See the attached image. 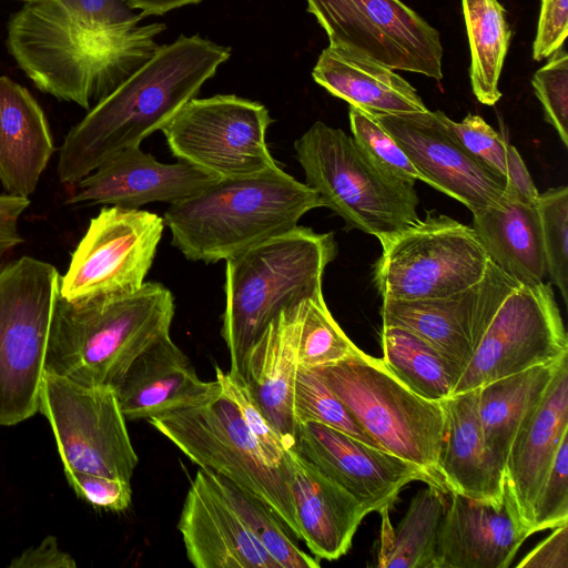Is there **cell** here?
I'll return each instance as SVG.
<instances>
[{"instance_id":"obj_34","label":"cell","mask_w":568,"mask_h":568,"mask_svg":"<svg viewBox=\"0 0 568 568\" xmlns=\"http://www.w3.org/2000/svg\"><path fill=\"white\" fill-rule=\"evenodd\" d=\"M201 468L210 484L229 503L248 531L281 568L320 567V559L310 556L296 545V538L266 503L243 490L226 477L209 468Z\"/></svg>"},{"instance_id":"obj_28","label":"cell","mask_w":568,"mask_h":568,"mask_svg":"<svg viewBox=\"0 0 568 568\" xmlns=\"http://www.w3.org/2000/svg\"><path fill=\"white\" fill-rule=\"evenodd\" d=\"M312 77L332 95L374 115L428 110L416 89L395 70L345 49L325 48Z\"/></svg>"},{"instance_id":"obj_21","label":"cell","mask_w":568,"mask_h":568,"mask_svg":"<svg viewBox=\"0 0 568 568\" xmlns=\"http://www.w3.org/2000/svg\"><path fill=\"white\" fill-rule=\"evenodd\" d=\"M178 528L196 568H281L201 467L190 484Z\"/></svg>"},{"instance_id":"obj_38","label":"cell","mask_w":568,"mask_h":568,"mask_svg":"<svg viewBox=\"0 0 568 568\" xmlns=\"http://www.w3.org/2000/svg\"><path fill=\"white\" fill-rule=\"evenodd\" d=\"M214 368L222 393L236 405L268 464L291 477L290 448L253 398L242 375L231 371L225 373L216 365Z\"/></svg>"},{"instance_id":"obj_47","label":"cell","mask_w":568,"mask_h":568,"mask_svg":"<svg viewBox=\"0 0 568 568\" xmlns=\"http://www.w3.org/2000/svg\"><path fill=\"white\" fill-rule=\"evenodd\" d=\"M28 197L0 195V261L8 252L23 242L19 233V219L29 207Z\"/></svg>"},{"instance_id":"obj_36","label":"cell","mask_w":568,"mask_h":568,"mask_svg":"<svg viewBox=\"0 0 568 568\" xmlns=\"http://www.w3.org/2000/svg\"><path fill=\"white\" fill-rule=\"evenodd\" d=\"M293 413L297 424L316 422L376 446L343 402L313 369L302 366L297 368Z\"/></svg>"},{"instance_id":"obj_29","label":"cell","mask_w":568,"mask_h":568,"mask_svg":"<svg viewBox=\"0 0 568 568\" xmlns=\"http://www.w3.org/2000/svg\"><path fill=\"white\" fill-rule=\"evenodd\" d=\"M473 229L489 261L520 285L544 282L547 274L537 205L507 187L495 204L474 211Z\"/></svg>"},{"instance_id":"obj_44","label":"cell","mask_w":568,"mask_h":568,"mask_svg":"<svg viewBox=\"0 0 568 568\" xmlns=\"http://www.w3.org/2000/svg\"><path fill=\"white\" fill-rule=\"evenodd\" d=\"M64 473L77 495L94 507L112 511L129 508L132 499L129 480L77 470Z\"/></svg>"},{"instance_id":"obj_22","label":"cell","mask_w":568,"mask_h":568,"mask_svg":"<svg viewBox=\"0 0 568 568\" xmlns=\"http://www.w3.org/2000/svg\"><path fill=\"white\" fill-rule=\"evenodd\" d=\"M567 434L568 356L562 358L540 400L520 423L504 468V481L529 531L534 499Z\"/></svg>"},{"instance_id":"obj_25","label":"cell","mask_w":568,"mask_h":568,"mask_svg":"<svg viewBox=\"0 0 568 568\" xmlns=\"http://www.w3.org/2000/svg\"><path fill=\"white\" fill-rule=\"evenodd\" d=\"M297 305L283 310L267 325L245 352L240 371L253 398L288 448L294 446L297 432L293 413L298 368Z\"/></svg>"},{"instance_id":"obj_16","label":"cell","mask_w":568,"mask_h":568,"mask_svg":"<svg viewBox=\"0 0 568 568\" xmlns=\"http://www.w3.org/2000/svg\"><path fill=\"white\" fill-rule=\"evenodd\" d=\"M374 116L410 160L420 181L463 203L470 212L497 203L505 194L506 178L465 149L444 112Z\"/></svg>"},{"instance_id":"obj_10","label":"cell","mask_w":568,"mask_h":568,"mask_svg":"<svg viewBox=\"0 0 568 568\" xmlns=\"http://www.w3.org/2000/svg\"><path fill=\"white\" fill-rule=\"evenodd\" d=\"M381 244L373 273L383 300L457 293L480 281L490 262L471 226L434 210Z\"/></svg>"},{"instance_id":"obj_33","label":"cell","mask_w":568,"mask_h":568,"mask_svg":"<svg viewBox=\"0 0 568 568\" xmlns=\"http://www.w3.org/2000/svg\"><path fill=\"white\" fill-rule=\"evenodd\" d=\"M383 363L405 386L423 398L442 402L453 395L462 369L412 332L383 326Z\"/></svg>"},{"instance_id":"obj_51","label":"cell","mask_w":568,"mask_h":568,"mask_svg":"<svg viewBox=\"0 0 568 568\" xmlns=\"http://www.w3.org/2000/svg\"><path fill=\"white\" fill-rule=\"evenodd\" d=\"M21 1H24V2H31V1H36V0H21Z\"/></svg>"},{"instance_id":"obj_6","label":"cell","mask_w":568,"mask_h":568,"mask_svg":"<svg viewBox=\"0 0 568 568\" xmlns=\"http://www.w3.org/2000/svg\"><path fill=\"white\" fill-rule=\"evenodd\" d=\"M294 150L305 183L349 229L381 242L419 219L415 183L384 170L343 130L316 121Z\"/></svg>"},{"instance_id":"obj_3","label":"cell","mask_w":568,"mask_h":568,"mask_svg":"<svg viewBox=\"0 0 568 568\" xmlns=\"http://www.w3.org/2000/svg\"><path fill=\"white\" fill-rule=\"evenodd\" d=\"M323 207L315 190L276 166L263 173L220 179L170 204L163 220L172 244L192 262L226 260L297 226Z\"/></svg>"},{"instance_id":"obj_7","label":"cell","mask_w":568,"mask_h":568,"mask_svg":"<svg viewBox=\"0 0 568 568\" xmlns=\"http://www.w3.org/2000/svg\"><path fill=\"white\" fill-rule=\"evenodd\" d=\"M313 369L379 448L419 466L448 493L438 471L444 427L440 402L420 397L362 349Z\"/></svg>"},{"instance_id":"obj_13","label":"cell","mask_w":568,"mask_h":568,"mask_svg":"<svg viewBox=\"0 0 568 568\" xmlns=\"http://www.w3.org/2000/svg\"><path fill=\"white\" fill-rule=\"evenodd\" d=\"M164 226L163 217L149 211L102 207L60 276L59 296L87 302L135 292L145 282Z\"/></svg>"},{"instance_id":"obj_11","label":"cell","mask_w":568,"mask_h":568,"mask_svg":"<svg viewBox=\"0 0 568 568\" xmlns=\"http://www.w3.org/2000/svg\"><path fill=\"white\" fill-rule=\"evenodd\" d=\"M266 106L235 94L192 98L161 128L179 160L219 179L263 173L277 165L266 141Z\"/></svg>"},{"instance_id":"obj_19","label":"cell","mask_w":568,"mask_h":568,"mask_svg":"<svg viewBox=\"0 0 568 568\" xmlns=\"http://www.w3.org/2000/svg\"><path fill=\"white\" fill-rule=\"evenodd\" d=\"M450 495L437 535L434 568L509 567L531 534L506 483L497 501Z\"/></svg>"},{"instance_id":"obj_24","label":"cell","mask_w":568,"mask_h":568,"mask_svg":"<svg viewBox=\"0 0 568 568\" xmlns=\"http://www.w3.org/2000/svg\"><path fill=\"white\" fill-rule=\"evenodd\" d=\"M291 491L302 539L317 559L345 555L367 515L358 501L294 448L288 449Z\"/></svg>"},{"instance_id":"obj_49","label":"cell","mask_w":568,"mask_h":568,"mask_svg":"<svg viewBox=\"0 0 568 568\" xmlns=\"http://www.w3.org/2000/svg\"><path fill=\"white\" fill-rule=\"evenodd\" d=\"M506 163L507 189L520 201L537 205L539 192L518 150L510 143H507Z\"/></svg>"},{"instance_id":"obj_30","label":"cell","mask_w":568,"mask_h":568,"mask_svg":"<svg viewBox=\"0 0 568 568\" xmlns=\"http://www.w3.org/2000/svg\"><path fill=\"white\" fill-rule=\"evenodd\" d=\"M566 356L568 355L478 388V415L485 445L491 459L503 471L520 423L540 400Z\"/></svg>"},{"instance_id":"obj_1","label":"cell","mask_w":568,"mask_h":568,"mask_svg":"<svg viewBox=\"0 0 568 568\" xmlns=\"http://www.w3.org/2000/svg\"><path fill=\"white\" fill-rule=\"evenodd\" d=\"M230 57V47L197 34L160 45L68 132L58 161L60 181L73 185L115 153L140 146L195 98Z\"/></svg>"},{"instance_id":"obj_39","label":"cell","mask_w":568,"mask_h":568,"mask_svg":"<svg viewBox=\"0 0 568 568\" xmlns=\"http://www.w3.org/2000/svg\"><path fill=\"white\" fill-rule=\"evenodd\" d=\"M348 116L354 140L378 165L398 179L414 183L420 180L410 160L373 114L349 105Z\"/></svg>"},{"instance_id":"obj_26","label":"cell","mask_w":568,"mask_h":568,"mask_svg":"<svg viewBox=\"0 0 568 568\" xmlns=\"http://www.w3.org/2000/svg\"><path fill=\"white\" fill-rule=\"evenodd\" d=\"M444 427L438 471L448 493L481 500H500L504 471L491 459L478 415V388L440 402Z\"/></svg>"},{"instance_id":"obj_37","label":"cell","mask_w":568,"mask_h":568,"mask_svg":"<svg viewBox=\"0 0 568 568\" xmlns=\"http://www.w3.org/2000/svg\"><path fill=\"white\" fill-rule=\"evenodd\" d=\"M540 219L546 270L568 303V187H551L539 193Z\"/></svg>"},{"instance_id":"obj_41","label":"cell","mask_w":568,"mask_h":568,"mask_svg":"<svg viewBox=\"0 0 568 568\" xmlns=\"http://www.w3.org/2000/svg\"><path fill=\"white\" fill-rule=\"evenodd\" d=\"M548 58L532 75L531 85L544 108L546 121L568 146V53L561 47Z\"/></svg>"},{"instance_id":"obj_32","label":"cell","mask_w":568,"mask_h":568,"mask_svg":"<svg viewBox=\"0 0 568 568\" xmlns=\"http://www.w3.org/2000/svg\"><path fill=\"white\" fill-rule=\"evenodd\" d=\"M470 50L469 78L477 100L486 105L501 98L499 78L511 30L498 0H462Z\"/></svg>"},{"instance_id":"obj_35","label":"cell","mask_w":568,"mask_h":568,"mask_svg":"<svg viewBox=\"0 0 568 568\" xmlns=\"http://www.w3.org/2000/svg\"><path fill=\"white\" fill-rule=\"evenodd\" d=\"M295 312L298 366L329 365L358 349L334 320L324 296L302 301Z\"/></svg>"},{"instance_id":"obj_27","label":"cell","mask_w":568,"mask_h":568,"mask_svg":"<svg viewBox=\"0 0 568 568\" xmlns=\"http://www.w3.org/2000/svg\"><path fill=\"white\" fill-rule=\"evenodd\" d=\"M54 150L40 104L24 87L0 77V182L6 193L33 194Z\"/></svg>"},{"instance_id":"obj_46","label":"cell","mask_w":568,"mask_h":568,"mask_svg":"<svg viewBox=\"0 0 568 568\" xmlns=\"http://www.w3.org/2000/svg\"><path fill=\"white\" fill-rule=\"evenodd\" d=\"M554 529L516 565L518 568H568V524Z\"/></svg>"},{"instance_id":"obj_14","label":"cell","mask_w":568,"mask_h":568,"mask_svg":"<svg viewBox=\"0 0 568 568\" xmlns=\"http://www.w3.org/2000/svg\"><path fill=\"white\" fill-rule=\"evenodd\" d=\"M329 45L442 80L439 32L400 0H306Z\"/></svg>"},{"instance_id":"obj_45","label":"cell","mask_w":568,"mask_h":568,"mask_svg":"<svg viewBox=\"0 0 568 568\" xmlns=\"http://www.w3.org/2000/svg\"><path fill=\"white\" fill-rule=\"evenodd\" d=\"M568 36V0H541L532 58L540 61L564 47Z\"/></svg>"},{"instance_id":"obj_18","label":"cell","mask_w":568,"mask_h":568,"mask_svg":"<svg viewBox=\"0 0 568 568\" xmlns=\"http://www.w3.org/2000/svg\"><path fill=\"white\" fill-rule=\"evenodd\" d=\"M292 448L352 495L366 514L392 508L412 481L436 486L419 466L316 422L297 424Z\"/></svg>"},{"instance_id":"obj_23","label":"cell","mask_w":568,"mask_h":568,"mask_svg":"<svg viewBox=\"0 0 568 568\" xmlns=\"http://www.w3.org/2000/svg\"><path fill=\"white\" fill-rule=\"evenodd\" d=\"M125 419H149L194 405L221 390L216 379H200L183 351L169 336L156 342L130 365L113 386Z\"/></svg>"},{"instance_id":"obj_2","label":"cell","mask_w":568,"mask_h":568,"mask_svg":"<svg viewBox=\"0 0 568 568\" xmlns=\"http://www.w3.org/2000/svg\"><path fill=\"white\" fill-rule=\"evenodd\" d=\"M165 29L154 22L94 34L75 27L52 0H36L11 17L7 45L41 91L90 110L154 55Z\"/></svg>"},{"instance_id":"obj_40","label":"cell","mask_w":568,"mask_h":568,"mask_svg":"<svg viewBox=\"0 0 568 568\" xmlns=\"http://www.w3.org/2000/svg\"><path fill=\"white\" fill-rule=\"evenodd\" d=\"M564 524H568V434L534 499L529 527L532 535Z\"/></svg>"},{"instance_id":"obj_42","label":"cell","mask_w":568,"mask_h":568,"mask_svg":"<svg viewBox=\"0 0 568 568\" xmlns=\"http://www.w3.org/2000/svg\"><path fill=\"white\" fill-rule=\"evenodd\" d=\"M75 27L94 34L125 32L144 18L123 0H52Z\"/></svg>"},{"instance_id":"obj_50","label":"cell","mask_w":568,"mask_h":568,"mask_svg":"<svg viewBox=\"0 0 568 568\" xmlns=\"http://www.w3.org/2000/svg\"><path fill=\"white\" fill-rule=\"evenodd\" d=\"M133 9H139L143 17L162 16L171 10L187 6L197 4L203 0H123Z\"/></svg>"},{"instance_id":"obj_20","label":"cell","mask_w":568,"mask_h":568,"mask_svg":"<svg viewBox=\"0 0 568 568\" xmlns=\"http://www.w3.org/2000/svg\"><path fill=\"white\" fill-rule=\"evenodd\" d=\"M220 180L194 165L162 163L140 146L122 150L74 185L70 203L93 202L140 209L153 202L174 204Z\"/></svg>"},{"instance_id":"obj_5","label":"cell","mask_w":568,"mask_h":568,"mask_svg":"<svg viewBox=\"0 0 568 568\" xmlns=\"http://www.w3.org/2000/svg\"><path fill=\"white\" fill-rule=\"evenodd\" d=\"M334 234L295 226L225 260L221 335L230 371L240 373L245 352L285 308L323 296V276L335 258Z\"/></svg>"},{"instance_id":"obj_8","label":"cell","mask_w":568,"mask_h":568,"mask_svg":"<svg viewBox=\"0 0 568 568\" xmlns=\"http://www.w3.org/2000/svg\"><path fill=\"white\" fill-rule=\"evenodd\" d=\"M60 274L50 263L20 258L0 268V425L39 410Z\"/></svg>"},{"instance_id":"obj_12","label":"cell","mask_w":568,"mask_h":568,"mask_svg":"<svg viewBox=\"0 0 568 568\" xmlns=\"http://www.w3.org/2000/svg\"><path fill=\"white\" fill-rule=\"evenodd\" d=\"M39 410L51 425L64 471L131 480L139 457L112 386L44 372Z\"/></svg>"},{"instance_id":"obj_15","label":"cell","mask_w":568,"mask_h":568,"mask_svg":"<svg viewBox=\"0 0 568 568\" xmlns=\"http://www.w3.org/2000/svg\"><path fill=\"white\" fill-rule=\"evenodd\" d=\"M565 355L568 337L550 284L519 285L500 304L452 396Z\"/></svg>"},{"instance_id":"obj_9","label":"cell","mask_w":568,"mask_h":568,"mask_svg":"<svg viewBox=\"0 0 568 568\" xmlns=\"http://www.w3.org/2000/svg\"><path fill=\"white\" fill-rule=\"evenodd\" d=\"M148 420L194 464L261 498L300 539L291 477L268 464L236 405L222 390Z\"/></svg>"},{"instance_id":"obj_43","label":"cell","mask_w":568,"mask_h":568,"mask_svg":"<svg viewBox=\"0 0 568 568\" xmlns=\"http://www.w3.org/2000/svg\"><path fill=\"white\" fill-rule=\"evenodd\" d=\"M452 128L468 152L506 178L508 141L505 138L477 114L468 113L460 122L452 120Z\"/></svg>"},{"instance_id":"obj_31","label":"cell","mask_w":568,"mask_h":568,"mask_svg":"<svg viewBox=\"0 0 568 568\" xmlns=\"http://www.w3.org/2000/svg\"><path fill=\"white\" fill-rule=\"evenodd\" d=\"M427 486L414 495L397 528L390 526L389 509L381 511L377 567L434 568L437 535L448 501L444 490L433 485Z\"/></svg>"},{"instance_id":"obj_48","label":"cell","mask_w":568,"mask_h":568,"mask_svg":"<svg viewBox=\"0 0 568 568\" xmlns=\"http://www.w3.org/2000/svg\"><path fill=\"white\" fill-rule=\"evenodd\" d=\"M14 568H74L75 561L67 552L62 551L53 536H49L37 547L24 550L9 565Z\"/></svg>"},{"instance_id":"obj_4","label":"cell","mask_w":568,"mask_h":568,"mask_svg":"<svg viewBox=\"0 0 568 568\" xmlns=\"http://www.w3.org/2000/svg\"><path fill=\"white\" fill-rule=\"evenodd\" d=\"M174 313L172 292L158 282L97 301L59 296L44 369L84 385L113 386L135 358L170 335Z\"/></svg>"},{"instance_id":"obj_17","label":"cell","mask_w":568,"mask_h":568,"mask_svg":"<svg viewBox=\"0 0 568 568\" xmlns=\"http://www.w3.org/2000/svg\"><path fill=\"white\" fill-rule=\"evenodd\" d=\"M519 285L489 262L480 281L457 293L425 300H383V326L412 332L463 373L500 304Z\"/></svg>"}]
</instances>
